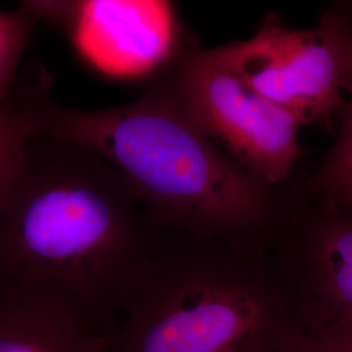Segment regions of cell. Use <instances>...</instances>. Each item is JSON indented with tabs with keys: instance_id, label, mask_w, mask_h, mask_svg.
<instances>
[{
	"instance_id": "30bf717a",
	"label": "cell",
	"mask_w": 352,
	"mask_h": 352,
	"mask_svg": "<svg viewBox=\"0 0 352 352\" xmlns=\"http://www.w3.org/2000/svg\"><path fill=\"white\" fill-rule=\"evenodd\" d=\"M37 16L23 3L16 10L0 12V102L19 82V69L37 25Z\"/></svg>"
},
{
	"instance_id": "52a82bcc",
	"label": "cell",
	"mask_w": 352,
	"mask_h": 352,
	"mask_svg": "<svg viewBox=\"0 0 352 352\" xmlns=\"http://www.w3.org/2000/svg\"><path fill=\"white\" fill-rule=\"evenodd\" d=\"M37 19L63 28L77 49L113 74L158 72L183 34L170 6L157 1H24Z\"/></svg>"
},
{
	"instance_id": "5b68a950",
	"label": "cell",
	"mask_w": 352,
	"mask_h": 352,
	"mask_svg": "<svg viewBox=\"0 0 352 352\" xmlns=\"http://www.w3.org/2000/svg\"><path fill=\"white\" fill-rule=\"evenodd\" d=\"M218 50L251 88L304 126L324 123L342 111L352 85L351 6L329 10L308 29L267 19L252 37Z\"/></svg>"
},
{
	"instance_id": "3957f363",
	"label": "cell",
	"mask_w": 352,
	"mask_h": 352,
	"mask_svg": "<svg viewBox=\"0 0 352 352\" xmlns=\"http://www.w3.org/2000/svg\"><path fill=\"white\" fill-rule=\"evenodd\" d=\"M302 331L270 248L166 234L115 352H292Z\"/></svg>"
},
{
	"instance_id": "9c48e42d",
	"label": "cell",
	"mask_w": 352,
	"mask_h": 352,
	"mask_svg": "<svg viewBox=\"0 0 352 352\" xmlns=\"http://www.w3.org/2000/svg\"><path fill=\"white\" fill-rule=\"evenodd\" d=\"M321 208L352 212V85L340 111L336 142L312 177Z\"/></svg>"
},
{
	"instance_id": "6da1fadb",
	"label": "cell",
	"mask_w": 352,
	"mask_h": 352,
	"mask_svg": "<svg viewBox=\"0 0 352 352\" xmlns=\"http://www.w3.org/2000/svg\"><path fill=\"white\" fill-rule=\"evenodd\" d=\"M49 136L98 154L126 177L164 234L269 245L287 210L267 186L209 139L154 85L102 110L55 101L46 80L19 78L0 102V162L25 141Z\"/></svg>"
},
{
	"instance_id": "277c9868",
	"label": "cell",
	"mask_w": 352,
	"mask_h": 352,
	"mask_svg": "<svg viewBox=\"0 0 352 352\" xmlns=\"http://www.w3.org/2000/svg\"><path fill=\"white\" fill-rule=\"evenodd\" d=\"M149 84L261 182L279 187L287 180L300 157L304 123L251 88L218 47L183 38Z\"/></svg>"
},
{
	"instance_id": "8fae6325",
	"label": "cell",
	"mask_w": 352,
	"mask_h": 352,
	"mask_svg": "<svg viewBox=\"0 0 352 352\" xmlns=\"http://www.w3.org/2000/svg\"><path fill=\"white\" fill-rule=\"evenodd\" d=\"M292 352H352V329L342 325L305 329Z\"/></svg>"
},
{
	"instance_id": "7a4b0ae2",
	"label": "cell",
	"mask_w": 352,
	"mask_h": 352,
	"mask_svg": "<svg viewBox=\"0 0 352 352\" xmlns=\"http://www.w3.org/2000/svg\"><path fill=\"white\" fill-rule=\"evenodd\" d=\"M164 235L113 164L33 136L0 187V287L62 296L116 333Z\"/></svg>"
},
{
	"instance_id": "8992f818",
	"label": "cell",
	"mask_w": 352,
	"mask_h": 352,
	"mask_svg": "<svg viewBox=\"0 0 352 352\" xmlns=\"http://www.w3.org/2000/svg\"><path fill=\"white\" fill-rule=\"evenodd\" d=\"M270 251L289 283L302 330L352 329V212L317 205L298 215L289 209Z\"/></svg>"
},
{
	"instance_id": "ba28073f",
	"label": "cell",
	"mask_w": 352,
	"mask_h": 352,
	"mask_svg": "<svg viewBox=\"0 0 352 352\" xmlns=\"http://www.w3.org/2000/svg\"><path fill=\"white\" fill-rule=\"evenodd\" d=\"M0 352H115V333L62 296L0 287Z\"/></svg>"
}]
</instances>
